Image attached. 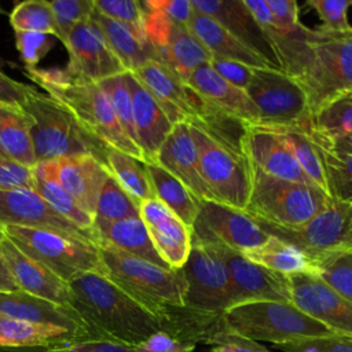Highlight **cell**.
Returning <instances> with one entry per match:
<instances>
[{
  "label": "cell",
  "mask_w": 352,
  "mask_h": 352,
  "mask_svg": "<svg viewBox=\"0 0 352 352\" xmlns=\"http://www.w3.org/2000/svg\"><path fill=\"white\" fill-rule=\"evenodd\" d=\"M3 226L55 230L94 242L91 231L78 228L56 213L34 188L0 190V227Z\"/></svg>",
  "instance_id": "e0dca14e"
},
{
  "label": "cell",
  "mask_w": 352,
  "mask_h": 352,
  "mask_svg": "<svg viewBox=\"0 0 352 352\" xmlns=\"http://www.w3.org/2000/svg\"><path fill=\"white\" fill-rule=\"evenodd\" d=\"M70 308L99 340L139 346L161 330V322L99 271L67 282Z\"/></svg>",
  "instance_id": "7a4b0ae2"
},
{
  "label": "cell",
  "mask_w": 352,
  "mask_h": 352,
  "mask_svg": "<svg viewBox=\"0 0 352 352\" xmlns=\"http://www.w3.org/2000/svg\"><path fill=\"white\" fill-rule=\"evenodd\" d=\"M139 210L162 261L172 270L182 268L191 250L190 228L157 198L142 202Z\"/></svg>",
  "instance_id": "d6986e66"
},
{
  "label": "cell",
  "mask_w": 352,
  "mask_h": 352,
  "mask_svg": "<svg viewBox=\"0 0 352 352\" xmlns=\"http://www.w3.org/2000/svg\"><path fill=\"white\" fill-rule=\"evenodd\" d=\"M242 151L254 168L268 176L312 184L282 140L265 126L248 125Z\"/></svg>",
  "instance_id": "cb8c5ba5"
},
{
  "label": "cell",
  "mask_w": 352,
  "mask_h": 352,
  "mask_svg": "<svg viewBox=\"0 0 352 352\" xmlns=\"http://www.w3.org/2000/svg\"><path fill=\"white\" fill-rule=\"evenodd\" d=\"M242 254L248 260L286 276L297 274L316 275L315 264L302 250L274 235H270L260 246Z\"/></svg>",
  "instance_id": "d590c367"
},
{
  "label": "cell",
  "mask_w": 352,
  "mask_h": 352,
  "mask_svg": "<svg viewBox=\"0 0 352 352\" xmlns=\"http://www.w3.org/2000/svg\"><path fill=\"white\" fill-rule=\"evenodd\" d=\"M154 198L173 212L190 230L199 210V199L173 175L157 162H146Z\"/></svg>",
  "instance_id": "e575fe53"
},
{
  "label": "cell",
  "mask_w": 352,
  "mask_h": 352,
  "mask_svg": "<svg viewBox=\"0 0 352 352\" xmlns=\"http://www.w3.org/2000/svg\"><path fill=\"white\" fill-rule=\"evenodd\" d=\"M63 45L69 54L65 70L74 80L100 82L125 72L91 16L70 33Z\"/></svg>",
  "instance_id": "9a60e30c"
},
{
  "label": "cell",
  "mask_w": 352,
  "mask_h": 352,
  "mask_svg": "<svg viewBox=\"0 0 352 352\" xmlns=\"http://www.w3.org/2000/svg\"><path fill=\"white\" fill-rule=\"evenodd\" d=\"M227 327L253 341L274 345L304 338L336 336L320 322L300 311L292 302L252 301L227 308L223 312Z\"/></svg>",
  "instance_id": "8992f818"
},
{
  "label": "cell",
  "mask_w": 352,
  "mask_h": 352,
  "mask_svg": "<svg viewBox=\"0 0 352 352\" xmlns=\"http://www.w3.org/2000/svg\"><path fill=\"white\" fill-rule=\"evenodd\" d=\"M94 10L99 14L129 26L136 34L147 40L143 29L144 10L136 0H94Z\"/></svg>",
  "instance_id": "bcb514c9"
},
{
  "label": "cell",
  "mask_w": 352,
  "mask_h": 352,
  "mask_svg": "<svg viewBox=\"0 0 352 352\" xmlns=\"http://www.w3.org/2000/svg\"><path fill=\"white\" fill-rule=\"evenodd\" d=\"M4 11H3V8H1V6H0V14H3Z\"/></svg>",
  "instance_id": "be15d7a7"
},
{
  "label": "cell",
  "mask_w": 352,
  "mask_h": 352,
  "mask_svg": "<svg viewBox=\"0 0 352 352\" xmlns=\"http://www.w3.org/2000/svg\"><path fill=\"white\" fill-rule=\"evenodd\" d=\"M315 267L320 279L352 301V252L324 257Z\"/></svg>",
  "instance_id": "f6af8a7d"
},
{
  "label": "cell",
  "mask_w": 352,
  "mask_h": 352,
  "mask_svg": "<svg viewBox=\"0 0 352 352\" xmlns=\"http://www.w3.org/2000/svg\"><path fill=\"white\" fill-rule=\"evenodd\" d=\"M98 84L106 92L121 128L128 135V138L135 144H138L136 135H135V126H133L132 99H131L129 88L125 81V72L121 74L109 77L106 80H102Z\"/></svg>",
  "instance_id": "7bdbcfd3"
},
{
  "label": "cell",
  "mask_w": 352,
  "mask_h": 352,
  "mask_svg": "<svg viewBox=\"0 0 352 352\" xmlns=\"http://www.w3.org/2000/svg\"><path fill=\"white\" fill-rule=\"evenodd\" d=\"M257 223L268 235L302 250L314 264L324 257L352 252V204L331 198L319 213L298 227Z\"/></svg>",
  "instance_id": "30bf717a"
},
{
  "label": "cell",
  "mask_w": 352,
  "mask_h": 352,
  "mask_svg": "<svg viewBox=\"0 0 352 352\" xmlns=\"http://www.w3.org/2000/svg\"><path fill=\"white\" fill-rule=\"evenodd\" d=\"M88 352H143L139 346H131L107 340H89Z\"/></svg>",
  "instance_id": "680465c9"
},
{
  "label": "cell",
  "mask_w": 352,
  "mask_h": 352,
  "mask_svg": "<svg viewBox=\"0 0 352 352\" xmlns=\"http://www.w3.org/2000/svg\"><path fill=\"white\" fill-rule=\"evenodd\" d=\"M104 164L109 173L139 205L154 198L144 161L109 147Z\"/></svg>",
  "instance_id": "f35d334b"
},
{
  "label": "cell",
  "mask_w": 352,
  "mask_h": 352,
  "mask_svg": "<svg viewBox=\"0 0 352 352\" xmlns=\"http://www.w3.org/2000/svg\"><path fill=\"white\" fill-rule=\"evenodd\" d=\"M14 32H34L58 38V32L50 1L26 0L18 3L10 14Z\"/></svg>",
  "instance_id": "60d3db41"
},
{
  "label": "cell",
  "mask_w": 352,
  "mask_h": 352,
  "mask_svg": "<svg viewBox=\"0 0 352 352\" xmlns=\"http://www.w3.org/2000/svg\"><path fill=\"white\" fill-rule=\"evenodd\" d=\"M314 138H315V136H314ZM316 139H318V138H316ZM319 140H320V139H319ZM322 142H323V140H322ZM324 143H327V142H324ZM327 144H330L331 147H334V148H337V150L352 153V133H349V135H346V136H344V138H341V139H338V140H336V142L327 143Z\"/></svg>",
  "instance_id": "6125c7cd"
},
{
  "label": "cell",
  "mask_w": 352,
  "mask_h": 352,
  "mask_svg": "<svg viewBox=\"0 0 352 352\" xmlns=\"http://www.w3.org/2000/svg\"><path fill=\"white\" fill-rule=\"evenodd\" d=\"M180 271L186 307L212 314L227 309L230 274L224 249L191 242L188 258Z\"/></svg>",
  "instance_id": "7c38bea8"
},
{
  "label": "cell",
  "mask_w": 352,
  "mask_h": 352,
  "mask_svg": "<svg viewBox=\"0 0 352 352\" xmlns=\"http://www.w3.org/2000/svg\"><path fill=\"white\" fill-rule=\"evenodd\" d=\"M15 45L25 66L37 67V63L52 50L54 40L48 34L15 32Z\"/></svg>",
  "instance_id": "681fc988"
},
{
  "label": "cell",
  "mask_w": 352,
  "mask_h": 352,
  "mask_svg": "<svg viewBox=\"0 0 352 352\" xmlns=\"http://www.w3.org/2000/svg\"><path fill=\"white\" fill-rule=\"evenodd\" d=\"M330 199L316 186L272 177L252 165L250 195L245 212L257 221L298 227L319 213Z\"/></svg>",
  "instance_id": "52a82bcc"
},
{
  "label": "cell",
  "mask_w": 352,
  "mask_h": 352,
  "mask_svg": "<svg viewBox=\"0 0 352 352\" xmlns=\"http://www.w3.org/2000/svg\"><path fill=\"white\" fill-rule=\"evenodd\" d=\"M91 236L98 248L126 253L169 268L157 253L140 217H128L116 221L94 220Z\"/></svg>",
  "instance_id": "83f0119b"
},
{
  "label": "cell",
  "mask_w": 352,
  "mask_h": 352,
  "mask_svg": "<svg viewBox=\"0 0 352 352\" xmlns=\"http://www.w3.org/2000/svg\"><path fill=\"white\" fill-rule=\"evenodd\" d=\"M0 230L23 253L65 282H70L80 274L102 270L99 249L88 239L62 231L21 226H3Z\"/></svg>",
  "instance_id": "ba28073f"
},
{
  "label": "cell",
  "mask_w": 352,
  "mask_h": 352,
  "mask_svg": "<svg viewBox=\"0 0 352 352\" xmlns=\"http://www.w3.org/2000/svg\"><path fill=\"white\" fill-rule=\"evenodd\" d=\"M157 60L162 62L184 82L202 65L212 60V55L190 32L187 25L175 23L166 44L155 51Z\"/></svg>",
  "instance_id": "1f68e13d"
},
{
  "label": "cell",
  "mask_w": 352,
  "mask_h": 352,
  "mask_svg": "<svg viewBox=\"0 0 352 352\" xmlns=\"http://www.w3.org/2000/svg\"><path fill=\"white\" fill-rule=\"evenodd\" d=\"M131 73L150 92L173 125L194 118L201 96L162 62L151 59Z\"/></svg>",
  "instance_id": "ac0fdd59"
},
{
  "label": "cell",
  "mask_w": 352,
  "mask_h": 352,
  "mask_svg": "<svg viewBox=\"0 0 352 352\" xmlns=\"http://www.w3.org/2000/svg\"><path fill=\"white\" fill-rule=\"evenodd\" d=\"M292 304L338 336L352 338V301L318 275L289 276Z\"/></svg>",
  "instance_id": "5bb4252c"
},
{
  "label": "cell",
  "mask_w": 352,
  "mask_h": 352,
  "mask_svg": "<svg viewBox=\"0 0 352 352\" xmlns=\"http://www.w3.org/2000/svg\"><path fill=\"white\" fill-rule=\"evenodd\" d=\"M245 91L258 111L256 125L309 124L311 111L307 94L298 81L286 72L275 67H254Z\"/></svg>",
  "instance_id": "8fae6325"
},
{
  "label": "cell",
  "mask_w": 352,
  "mask_h": 352,
  "mask_svg": "<svg viewBox=\"0 0 352 352\" xmlns=\"http://www.w3.org/2000/svg\"><path fill=\"white\" fill-rule=\"evenodd\" d=\"M210 352H271L257 341L231 331L228 327L214 334L208 342Z\"/></svg>",
  "instance_id": "f907efd6"
},
{
  "label": "cell",
  "mask_w": 352,
  "mask_h": 352,
  "mask_svg": "<svg viewBox=\"0 0 352 352\" xmlns=\"http://www.w3.org/2000/svg\"><path fill=\"white\" fill-rule=\"evenodd\" d=\"M186 82L214 109L248 124L258 122V111L246 91L232 85L219 76L210 63L199 66Z\"/></svg>",
  "instance_id": "4316f807"
},
{
  "label": "cell",
  "mask_w": 352,
  "mask_h": 352,
  "mask_svg": "<svg viewBox=\"0 0 352 352\" xmlns=\"http://www.w3.org/2000/svg\"><path fill=\"white\" fill-rule=\"evenodd\" d=\"M22 110L32 121L36 162L89 154L106 162L109 146L92 135L60 102L37 89L26 99ZM106 165V164H104Z\"/></svg>",
  "instance_id": "277c9868"
},
{
  "label": "cell",
  "mask_w": 352,
  "mask_h": 352,
  "mask_svg": "<svg viewBox=\"0 0 352 352\" xmlns=\"http://www.w3.org/2000/svg\"><path fill=\"white\" fill-rule=\"evenodd\" d=\"M88 341H74L69 344L48 346V348H38L37 352H88Z\"/></svg>",
  "instance_id": "94428289"
},
{
  "label": "cell",
  "mask_w": 352,
  "mask_h": 352,
  "mask_svg": "<svg viewBox=\"0 0 352 352\" xmlns=\"http://www.w3.org/2000/svg\"><path fill=\"white\" fill-rule=\"evenodd\" d=\"M228 274V305L252 301L292 302L289 276L248 260L242 253L224 250Z\"/></svg>",
  "instance_id": "2e32d148"
},
{
  "label": "cell",
  "mask_w": 352,
  "mask_h": 352,
  "mask_svg": "<svg viewBox=\"0 0 352 352\" xmlns=\"http://www.w3.org/2000/svg\"><path fill=\"white\" fill-rule=\"evenodd\" d=\"M139 204L109 175L98 198L94 220L116 221L128 217H140Z\"/></svg>",
  "instance_id": "b9f144b4"
},
{
  "label": "cell",
  "mask_w": 352,
  "mask_h": 352,
  "mask_svg": "<svg viewBox=\"0 0 352 352\" xmlns=\"http://www.w3.org/2000/svg\"><path fill=\"white\" fill-rule=\"evenodd\" d=\"M125 81L131 92L133 126L144 162H154L160 147L173 128V124L131 72H125Z\"/></svg>",
  "instance_id": "484cf974"
},
{
  "label": "cell",
  "mask_w": 352,
  "mask_h": 352,
  "mask_svg": "<svg viewBox=\"0 0 352 352\" xmlns=\"http://www.w3.org/2000/svg\"><path fill=\"white\" fill-rule=\"evenodd\" d=\"M74 341L84 340L62 327L30 323L0 314V348H48Z\"/></svg>",
  "instance_id": "4dcf8cb0"
},
{
  "label": "cell",
  "mask_w": 352,
  "mask_h": 352,
  "mask_svg": "<svg viewBox=\"0 0 352 352\" xmlns=\"http://www.w3.org/2000/svg\"><path fill=\"white\" fill-rule=\"evenodd\" d=\"M142 4L146 8L164 12L169 19L180 25H187L194 14V7L190 0H147Z\"/></svg>",
  "instance_id": "9f6ffc18"
},
{
  "label": "cell",
  "mask_w": 352,
  "mask_h": 352,
  "mask_svg": "<svg viewBox=\"0 0 352 352\" xmlns=\"http://www.w3.org/2000/svg\"><path fill=\"white\" fill-rule=\"evenodd\" d=\"M322 19L320 29L331 33L348 32L352 29L348 21V8L352 0H308L307 3Z\"/></svg>",
  "instance_id": "c3c4849f"
},
{
  "label": "cell",
  "mask_w": 352,
  "mask_h": 352,
  "mask_svg": "<svg viewBox=\"0 0 352 352\" xmlns=\"http://www.w3.org/2000/svg\"><path fill=\"white\" fill-rule=\"evenodd\" d=\"M91 19L102 32L125 72H133L146 62L157 59L150 43L136 34L129 26L110 19L95 10L91 14Z\"/></svg>",
  "instance_id": "f546056e"
},
{
  "label": "cell",
  "mask_w": 352,
  "mask_h": 352,
  "mask_svg": "<svg viewBox=\"0 0 352 352\" xmlns=\"http://www.w3.org/2000/svg\"><path fill=\"white\" fill-rule=\"evenodd\" d=\"M308 131L327 143L352 133V91L344 92L316 109L309 117Z\"/></svg>",
  "instance_id": "74e56055"
},
{
  "label": "cell",
  "mask_w": 352,
  "mask_h": 352,
  "mask_svg": "<svg viewBox=\"0 0 352 352\" xmlns=\"http://www.w3.org/2000/svg\"><path fill=\"white\" fill-rule=\"evenodd\" d=\"M29 77L66 106L106 146L144 161L143 153L121 128L111 103L98 82L72 78L65 69L26 67Z\"/></svg>",
  "instance_id": "3957f363"
},
{
  "label": "cell",
  "mask_w": 352,
  "mask_h": 352,
  "mask_svg": "<svg viewBox=\"0 0 352 352\" xmlns=\"http://www.w3.org/2000/svg\"><path fill=\"white\" fill-rule=\"evenodd\" d=\"M32 173L33 188L56 213H59L78 228L91 231L94 217L82 210L74 198L60 186L54 173L52 161L36 162L32 168Z\"/></svg>",
  "instance_id": "d6a6232c"
},
{
  "label": "cell",
  "mask_w": 352,
  "mask_h": 352,
  "mask_svg": "<svg viewBox=\"0 0 352 352\" xmlns=\"http://www.w3.org/2000/svg\"><path fill=\"white\" fill-rule=\"evenodd\" d=\"M154 162L179 179L199 201H214L202 177L197 144L187 121L173 125Z\"/></svg>",
  "instance_id": "7402d4cb"
},
{
  "label": "cell",
  "mask_w": 352,
  "mask_h": 352,
  "mask_svg": "<svg viewBox=\"0 0 352 352\" xmlns=\"http://www.w3.org/2000/svg\"><path fill=\"white\" fill-rule=\"evenodd\" d=\"M187 28L208 50L212 58L235 60L250 67H272L258 54L252 51L228 30H226L217 21L205 14L194 10Z\"/></svg>",
  "instance_id": "f1b7e54d"
},
{
  "label": "cell",
  "mask_w": 352,
  "mask_h": 352,
  "mask_svg": "<svg viewBox=\"0 0 352 352\" xmlns=\"http://www.w3.org/2000/svg\"><path fill=\"white\" fill-rule=\"evenodd\" d=\"M12 188H33L32 168L0 154V190Z\"/></svg>",
  "instance_id": "816d5d0a"
},
{
  "label": "cell",
  "mask_w": 352,
  "mask_h": 352,
  "mask_svg": "<svg viewBox=\"0 0 352 352\" xmlns=\"http://www.w3.org/2000/svg\"><path fill=\"white\" fill-rule=\"evenodd\" d=\"M190 231L191 242L238 253L260 246L270 236L245 210L216 201L199 202Z\"/></svg>",
  "instance_id": "4fadbf2b"
},
{
  "label": "cell",
  "mask_w": 352,
  "mask_h": 352,
  "mask_svg": "<svg viewBox=\"0 0 352 352\" xmlns=\"http://www.w3.org/2000/svg\"><path fill=\"white\" fill-rule=\"evenodd\" d=\"M34 91L36 88L32 85L16 81L0 70V104L16 106L22 109L26 99Z\"/></svg>",
  "instance_id": "11a10c76"
},
{
  "label": "cell",
  "mask_w": 352,
  "mask_h": 352,
  "mask_svg": "<svg viewBox=\"0 0 352 352\" xmlns=\"http://www.w3.org/2000/svg\"><path fill=\"white\" fill-rule=\"evenodd\" d=\"M319 352H352V338L345 336H329L308 338Z\"/></svg>",
  "instance_id": "6f0895ef"
},
{
  "label": "cell",
  "mask_w": 352,
  "mask_h": 352,
  "mask_svg": "<svg viewBox=\"0 0 352 352\" xmlns=\"http://www.w3.org/2000/svg\"><path fill=\"white\" fill-rule=\"evenodd\" d=\"M99 249L100 272L162 319L170 307L184 305V279L180 268H164L147 260L111 249Z\"/></svg>",
  "instance_id": "5b68a950"
},
{
  "label": "cell",
  "mask_w": 352,
  "mask_h": 352,
  "mask_svg": "<svg viewBox=\"0 0 352 352\" xmlns=\"http://www.w3.org/2000/svg\"><path fill=\"white\" fill-rule=\"evenodd\" d=\"M139 348L143 352H194L195 344L182 341L169 333L160 330L142 342Z\"/></svg>",
  "instance_id": "db71d44e"
},
{
  "label": "cell",
  "mask_w": 352,
  "mask_h": 352,
  "mask_svg": "<svg viewBox=\"0 0 352 352\" xmlns=\"http://www.w3.org/2000/svg\"><path fill=\"white\" fill-rule=\"evenodd\" d=\"M30 132L32 121L21 107L0 104V154L33 168L36 155Z\"/></svg>",
  "instance_id": "836d02e7"
},
{
  "label": "cell",
  "mask_w": 352,
  "mask_h": 352,
  "mask_svg": "<svg viewBox=\"0 0 352 352\" xmlns=\"http://www.w3.org/2000/svg\"><path fill=\"white\" fill-rule=\"evenodd\" d=\"M50 6L58 32V40L63 44L80 23L89 19L94 11V0H51Z\"/></svg>",
  "instance_id": "ee69618b"
},
{
  "label": "cell",
  "mask_w": 352,
  "mask_h": 352,
  "mask_svg": "<svg viewBox=\"0 0 352 352\" xmlns=\"http://www.w3.org/2000/svg\"><path fill=\"white\" fill-rule=\"evenodd\" d=\"M0 250L19 290L63 307H70V289L67 282L23 253L1 230Z\"/></svg>",
  "instance_id": "44dd1931"
},
{
  "label": "cell",
  "mask_w": 352,
  "mask_h": 352,
  "mask_svg": "<svg viewBox=\"0 0 352 352\" xmlns=\"http://www.w3.org/2000/svg\"><path fill=\"white\" fill-rule=\"evenodd\" d=\"M19 290L0 250V292H15Z\"/></svg>",
  "instance_id": "91938a15"
},
{
  "label": "cell",
  "mask_w": 352,
  "mask_h": 352,
  "mask_svg": "<svg viewBox=\"0 0 352 352\" xmlns=\"http://www.w3.org/2000/svg\"><path fill=\"white\" fill-rule=\"evenodd\" d=\"M265 34L280 69L305 91L311 114L330 99L352 91V29L331 33L307 28L298 36Z\"/></svg>",
  "instance_id": "6da1fadb"
},
{
  "label": "cell",
  "mask_w": 352,
  "mask_h": 352,
  "mask_svg": "<svg viewBox=\"0 0 352 352\" xmlns=\"http://www.w3.org/2000/svg\"><path fill=\"white\" fill-rule=\"evenodd\" d=\"M52 165L60 186L82 210L95 217L99 194L110 175L106 165L89 154L52 160Z\"/></svg>",
  "instance_id": "d4e9b609"
},
{
  "label": "cell",
  "mask_w": 352,
  "mask_h": 352,
  "mask_svg": "<svg viewBox=\"0 0 352 352\" xmlns=\"http://www.w3.org/2000/svg\"><path fill=\"white\" fill-rule=\"evenodd\" d=\"M191 4L197 12L217 21L272 67L280 69L272 43L246 8L243 0H191Z\"/></svg>",
  "instance_id": "ffe728a7"
},
{
  "label": "cell",
  "mask_w": 352,
  "mask_h": 352,
  "mask_svg": "<svg viewBox=\"0 0 352 352\" xmlns=\"http://www.w3.org/2000/svg\"><path fill=\"white\" fill-rule=\"evenodd\" d=\"M265 128L271 129L282 140V143L292 153V155L298 162V165L305 172V175L312 182V184L327 194L323 165H322L316 144L308 132V125L265 126Z\"/></svg>",
  "instance_id": "8d00e7d4"
},
{
  "label": "cell",
  "mask_w": 352,
  "mask_h": 352,
  "mask_svg": "<svg viewBox=\"0 0 352 352\" xmlns=\"http://www.w3.org/2000/svg\"><path fill=\"white\" fill-rule=\"evenodd\" d=\"M0 314L30 323L62 327L82 340H99L70 307L51 302L22 290L0 292Z\"/></svg>",
  "instance_id": "603a6c76"
},
{
  "label": "cell",
  "mask_w": 352,
  "mask_h": 352,
  "mask_svg": "<svg viewBox=\"0 0 352 352\" xmlns=\"http://www.w3.org/2000/svg\"><path fill=\"white\" fill-rule=\"evenodd\" d=\"M265 3L274 21V23L263 29L265 33L276 32L293 36L305 29L300 22V8L296 0H265Z\"/></svg>",
  "instance_id": "7dc6e473"
},
{
  "label": "cell",
  "mask_w": 352,
  "mask_h": 352,
  "mask_svg": "<svg viewBox=\"0 0 352 352\" xmlns=\"http://www.w3.org/2000/svg\"><path fill=\"white\" fill-rule=\"evenodd\" d=\"M311 138L316 144L323 165L329 197L352 204V153L337 150L312 135Z\"/></svg>",
  "instance_id": "ab89813d"
},
{
  "label": "cell",
  "mask_w": 352,
  "mask_h": 352,
  "mask_svg": "<svg viewBox=\"0 0 352 352\" xmlns=\"http://www.w3.org/2000/svg\"><path fill=\"white\" fill-rule=\"evenodd\" d=\"M209 63L219 76H221L224 80H227L228 82H231L232 85L241 89H246L254 69L241 62L217 59V58H212Z\"/></svg>",
  "instance_id": "f5cc1de1"
},
{
  "label": "cell",
  "mask_w": 352,
  "mask_h": 352,
  "mask_svg": "<svg viewBox=\"0 0 352 352\" xmlns=\"http://www.w3.org/2000/svg\"><path fill=\"white\" fill-rule=\"evenodd\" d=\"M190 124V122H188ZM197 144L202 177L216 202L245 210L252 186V165L246 155L190 124Z\"/></svg>",
  "instance_id": "9c48e42d"
}]
</instances>
